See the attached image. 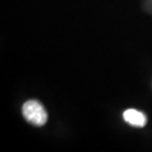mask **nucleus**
I'll list each match as a JSON object with an SVG mask.
<instances>
[{
    "label": "nucleus",
    "instance_id": "f257e3e1",
    "mask_svg": "<svg viewBox=\"0 0 152 152\" xmlns=\"http://www.w3.org/2000/svg\"><path fill=\"white\" fill-rule=\"evenodd\" d=\"M22 112L26 120L34 126H44L48 121V114L44 106L36 100L27 101L23 105Z\"/></svg>",
    "mask_w": 152,
    "mask_h": 152
},
{
    "label": "nucleus",
    "instance_id": "f03ea898",
    "mask_svg": "<svg viewBox=\"0 0 152 152\" xmlns=\"http://www.w3.org/2000/svg\"><path fill=\"white\" fill-rule=\"evenodd\" d=\"M124 118L126 123L132 124L133 126L142 127L145 126L147 121L146 115L139 111H136L134 109H129L124 112Z\"/></svg>",
    "mask_w": 152,
    "mask_h": 152
}]
</instances>
